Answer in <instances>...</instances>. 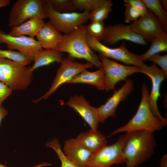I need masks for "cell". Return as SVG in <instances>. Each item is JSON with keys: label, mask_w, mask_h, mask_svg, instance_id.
Returning a JSON list of instances; mask_svg holds the SVG:
<instances>
[{"label": "cell", "mask_w": 167, "mask_h": 167, "mask_svg": "<svg viewBox=\"0 0 167 167\" xmlns=\"http://www.w3.org/2000/svg\"><path fill=\"white\" fill-rule=\"evenodd\" d=\"M69 56L63 57L61 65L57 71L51 86L43 96L34 100L33 102L37 103L42 100H46L54 93L62 84L67 83L75 76L84 70L91 68L94 65L88 62L85 63L75 62Z\"/></svg>", "instance_id": "52a82bcc"}, {"label": "cell", "mask_w": 167, "mask_h": 167, "mask_svg": "<svg viewBox=\"0 0 167 167\" xmlns=\"http://www.w3.org/2000/svg\"><path fill=\"white\" fill-rule=\"evenodd\" d=\"M10 2L9 0H0V7L7 6L9 5Z\"/></svg>", "instance_id": "74e56055"}, {"label": "cell", "mask_w": 167, "mask_h": 167, "mask_svg": "<svg viewBox=\"0 0 167 167\" xmlns=\"http://www.w3.org/2000/svg\"><path fill=\"white\" fill-rule=\"evenodd\" d=\"M160 167H167V155H164L161 159Z\"/></svg>", "instance_id": "d590c367"}, {"label": "cell", "mask_w": 167, "mask_h": 167, "mask_svg": "<svg viewBox=\"0 0 167 167\" xmlns=\"http://www.w3.org/2000/svg\"><path fill=\"white\" fill-rule=\"evenodd\" d=\"M113 4L111 0H107L102 5L89 12V19L91 21H104L107 19L112 10Z\"/></svg>", "instance_id": "d4e9b609"}, {"label": "cell", "mask_w": 167, "mask_h": 167, "mask_svg": "<svg viewBox=\"0 0 167 167\" xmlns=\"http://www.w3.org/2000/svg\"><path fill=\"white\" fill-rule=\"evenodd\" d=\"M86 25H83L74 31L63 35L62 40L57 49L59 52H66L69 57L83 59L99 69L103 67L99 58L88 45Z\"/></svg>", "instance_id": "7a4b0ae2"}, {"label": "cell", "mask_w": 167, "mask_h": 167, "mask_svg": "<svg viewBox=\"0 0 167 167\" xmlns=\"http://www.w3.org/2000/svg\"><path fill=\"white\" fill-rule=\"evenodd\" d=\"M66 104L77 112L91 129L97 130L99 123L97 108L91 106L83 95L71 97Z\"/></svg>", "instance_id": "2e32d148"}, {"label": "cell", "mask_w": 167, "mask_h": 167, "mask_svg": "<svg viewBox=\"0 0 167 167\" xmlns=\"http://www.w3.org/2000/svg\"><path fill=\"white\" fill-rule=\"evenodd\" d=\"M151 41L150 47L145 53L140 55L137 54L138 58L143 62L154 54L167 51V36L157 38Z\"/></svg>", "instance_id": "cb8c5ba5"}, {"label": "cell", "mask_w": 167, "mask_h": 167, "mask_svg": "<svg viewBox=\"0 0 167 167\" xmlns=\"http://www.w3.org/2000/svg\"><path fill=\"white\" fill-rule=\"evenodd\" d=\"M12 91L6 85L0 81V108L2 107L4 101L12 94Z\"/></svg>", "instance_id": "836d02e7"}, {"label": "cell", "mask_w": 167, "mask_h": 167, "mask_svg": "<svg viewBox=\"0 0 167 167\" xmlns=\"http://www.w3.org/2000/svg\"><path fill=\"white\" fill-rule=\"evenodd\" d=\"M33 18L42 19L47 18L43 0H18L11 10L8 26L16 27Z\"/></svg>", "instance_id": "8992f818"}, {"label": "cell", "mask_w": 167, "mask_h": 167, "mask_svg": "<svg viewBox=\"0 0 167 167\" xmlns=\"http://www.w3.org/2000/svg\"><path fill=\"white\" fill-rule=\"evenodd\" d=\"M142 97L138 110L133 117L125 125L113 131L111 135L122 132H131L146 131L154 132L162 129V122L152 112L149 104V92L147 86L142 84Z\"/></svg>", "instance_id": "3957f363"}, {"label": "cell", "mask_w": 167, "mask_h": 167, "mask_svg": "<svg viewBox=\"0 0 167 167\" xmlns=\"http://www.w3.org/2000/svg\"><path fill=\"white\" fill-rule=\"evenodd\" d=\"M105 72L103 67L97 71L90 72L84 70L67 83H82L95 86L99 90H105Z\"/></svg>", "instance_id": "d6986e66"}, {"label": "cell", "mask_w": 167, "mask_h": 167, "mask_svg": "<svg viewBox=\"0 0 167 167\" xmlns=\"http://www.w3.org/2000/svg\"><path fill=\"white\" fill-rule=\"evenodd\" d=\"M133 87V80L131 79H126L121 88L114 90L113 95L105 103L97 108L99 123H104L109 117H115V113L118 106L131 93Z\"/></svg>", "instance_id": "5bb4252c"}, {"label": "cell", "mask_w": 167, "mask_h": 167, "mask_svg": "<svg viewBox=\"0 0 167 167\" xmlns=\"http://www.w3.org/2000/svg\"><path fill=\"white\" fill-rule=\"evenodd\" d=\"M106 35L103 40L109 45H114L122 40H126L135 44L145 45L146 41L141 36L134 32L130 26L118 24L105 27Z\"/></svg>", "instance_id": "9a60e30c"}, {"label": "cell", "mask_w": 167, "mask_h": 167, "mask_svg": "<svg viewBox=\"0 0 167 167\" xmlns=\"http://www.w3.org/2000/svg\"><path fill=\"white\" fill-rule=\"evenodd\" d=\"M123 4L125 8L124 16L126 23L134 22L142 16L139 12L129 4L124 3Z\"/></svg>", "instance_id": "4dcf8cb0"}, {"label": "cell", "mask_w": 167, "mask_h": 167, "mask_svg": "<svg viewBox=\"0 0 167 167\" xmlns=\"http://www.w3.org/2000/svg\"><path fill=\"white\" fill-rule=\"evenodd\" d=\"M140 73L148 75L152 80V89L148 97L150 109L153 114L160 120L164 126H165L167 124V119L163 117L160 113L157 106V101L161 96V84L166 78L167 75L154 63L150 66L144 64L140 67Z\"/></svg>", "instance_id": "8fae6325"}, {"label": "cell", "mask_w": 167, "mask_h": 167, "mask_svg": "<svg viewBox=\"0 0 167 167\" xmlns=\"http://www.w3.org/2000/svg\"><path fill=\"white\" fill-rule=\"evenodd\" d=\"M87 34L100 41L103 40L106 35L104 21H91L86 26Z\"/></svg>", "instance_id": "484cf974"}, {"label": "cell", "mask_w": 167, "mask_h": 167, "mask_svg": "<svg viewBox=\"0 0 167 167\" xmlns=\"http://www.w3.org/2000/svg\"><path fill=\"white\" fill-rule=\"evenodd\" d=\"M88 44L92 50L99 53L100 57L109 58L127 65L141 67L144 64L138 58L137 54L129 51L123 43L118 48L109 47L100 41L87 34Z\"/></svg>", "instance_id": "9c48e42d"}, {"label": "cell", "mask_w": 167, "mask_h": 167, "mask_svg": "<svg viewBox=\"0 0 167 167\" xmlns=\"http://www.w3.org/2000/svg\"><path fill=\"white\" fill-rule=\"evenodd\" d=\"M51 164L50 163H41L35 166H33L32 167H43L45 166H49L51 165ZM0 167H6V166L0 163Z\"/></svg>", "instance_id": "8d00e7d4"}, {"label": "cell", "mask_w": 167, "mask_h": 167, "mask_svg": "<svg viewBox=\"0 0 167 167\" xmlns=\"http://www.w3.org/2000/svg\"><path fill=\"white\" fill-rule=\"evenodd\" d=\"M130 25L134 32L145 41H152L157 38L167 36L157 18L149 10L147 14Z\"/></svg>", "instance_id": "4fadbf2b"}, {"label": "cell", "mask_w": 167, "mask_h": 167, "mask_svg": "<svg viewBox=\"0 0 167 167\" xmlns=\"http://www.w3.org/2000/svg\"><path fill=\"white\" fill-rule=\"evenodd\" d=\"M148 60L153 62L159 66L161 69L167 75V55H161L158 53L149 58Z\"/></svg>", "instance_id": "1f68e13d"}, {"label": "cell", "mask_w": 167, "mask_h": 167, "mask_svg": "<svg viewBox=\"0 0 167 167\" xmlns=\"http://www.w3.org/2000/svg\"><path fill=\"white\" fill-rule=\"evenodd\" d=\"M125 3H128L138 11L142 15L147 14L148 11L147 8L143 0H124Z\"/></svg>", "instance_id": "d6a6232c"}, {"label": "cell", "mask_w": 167, "mask_h": 167, "mask_svg": "<svg viewBox=\"0 0 167 167\" xmlns=\"http://www.w3.org/2000/svg\"><path fill=\"white\" fill-rule=\"evenodd\" d=\"M54 9L60 13H68L77 10L72 0H48Z\"/></svg>", "instance_id": "f546056e"}, {"label": "cell", "mask_w": 167, "mask_h": 167, "mask_svg": "<svg viewBox=\"0 0 167 167\" xmlns=\"http://www.w3.org/2000/svg\"><path fill=\"white\" fill-rule=\"evenodd\" d=\"M123 149L124 163L127 167H135L153 154L156 143L153 132L138 131L127 132Z\"/></svg>", "instance_id": "6da1fadb"}, {"label": "cell", "mask_w": 167, "mask_h": 167, "mask_svg": "<svg viewBox=\"0 0 167 167\" xmlns=\"http://www.w3.org/2000/svg\"><path fill=\"white\" fill-rule=\"evenodd\" d=\"M63 152L67 157L78 167H84L94 153L75 138L65 141Z\"/></svg>", "instance_id": "e0dca14e"}, {"label": "cell", "mask_w": 167, "mask_h": 167, "mask_svg": "<svg viewBox=\"0 0 167 167\" xmlns=\"http://www.w3.org/2000/svg\"><path fill=\"white\" fill-rule=\"evenodd\" d=\"M32 73L30 67L8 59L0 58V81L13 91L26 89L32 81Z\"/></svg>", "instance_id": "277c9868"}, {"label": "cell", "mask_w": 167, "mask_h": 167, "mask_svg": "<svg viewBox=\"0 0 167 167\" xmlns=\"http://www.w3.org/2000/svg\"><path fill=\"white\" fill-rule=\"evenodd\" d=\"M6 44L8 49H17L32 61H33L36 54L42 48L34 38L25 36H13L0 30V44Z\"/></svg>", "instance_id": "7c38bea8"}, {"label": "cell", "mask_w": 167, "mask_h": 167, "mask_svg": "<svg viewBox=\"0 0 167 167\" xmlns=\"http://www.w3.org/2000/svg\"><path fill=\"white\" fill-rule=\"evenodd\" d=\"M43 19L38 18L30 19L19 25L11 28L8 33L13 36H25L34 38L45 23Z\"/></svg>", "instance_id": "44dd1931"}, {"label": "cell", "mask_w": 167, "mask_h": 167, "mask_svg": "<svg viewBox=\"0 0 167 167\" xmlns=\"http://www.w3.org/2000/svg\"><path fill=\"white\" fill-rule=\"evenodd\" d=\"M88 149L95 153L107 145L106 138L100 131L90 129L81 133L75 138Z\"/></svg>", "instance_id": "ffe728a7"}, {"label": "cell", "mask_w": 167, "mask_h": 167, "mask_svg": "<svg viewBox=\"0 0 167 167\" xmlns=\"http://www.w3.org/2000/svg\"><path fill=\"white\" fill-rule=\"evenodd\" d=\"M160 2L163 9L166 12L167 11V0H161Z\"/></svg>", "instance_id": "f35d334b"}, {"label": "cell", "mask_w": 167, "mask_h": 167, "mask_svg": "<svg viewBox=\"0 0 167 167\" xmlns=\"http://www.w3.org/2000/svg\"><path fill=\"white\" fill-rule=\"evenodd\" d=\"M0 58L11 60L23 66L30 64L31 60L20 52L10 50L0 49Z\"/></svg>", "instance_id": "4316f807"}, {"label": "cell", "mask_w": 167, "mask_h": 167, "mask_svg": "<svg viewBox=\"0 0 167 167\" xmlns=\"http://www.w3.org/2000/svg\"><path fill=\"white\" fill-rule=\"evenodd\" d=\"M63 54L57 50L53 49H42L38 51L35 54L34 63L30 67L32 72L40 67L46 66L54 62L60 63L63 57Z\"/></svg>", "instance_id": "7402d4cb"}, {"label": "cell", "mask_w": 167, "mask_h": 167, "mask_svg": "<svg viewBox=\"0 0 167 167\" xmlns=\"http://www.w3.org/2000/svg\"><path fill=\"white\" fill-rule=\"evenodd\" d=\"M84 167H90L85 166ZM110 167L106 166V167Z\"/></svg>", "instance_id": "ab89813d"}, {"label": "cell", "mask_w": 167, "mask_h": 167, "mask_svg": "<svg viewBox=\"0 0 167 167\" xmlns=\"http://www.w3.org/2000/svg\"><path fill=\"white\" fill-rule=\"evenodd\" d=\"M36 36L42 48L56 50L63 35L49 21L45 23Z\"/></svg>", "instance_id": "ac0fdd59"}, {"label": "cell", "mask_w": 167, "mask_h": 167, "mask_svg": "<svg viewBox=\"0 0 167 167\" xmlns=\"http://www.w3.org/2000/svg\"><path fill=\"white\" fill-rule=\"evenodd\" d=\"M99 58L105 72V87L106 91L114 90L118 82L126 81L129 76L140 72V67L125 66L108 58Z\"/></svg>", "instance_id": "30bf717a"}, {"label": "cell", "mask_w": 167, "mask_h": 167, "mask_svg": "<svg viewBox=\"0 0 167 167\" xmlns=\"http://www.w3.org/2000/svg\"><path fill=\"white\" fill-rule=\"evenodd\" d=\"M107 0H72L77 9L90 12L102 5Z\"/></svg>", "instance_id": "f1b7e54d"}, {"label": "cell", "mask_w": 167, "mask_h": 167, "mask_svg": "<svg viewBox=\"0 0 167 167\" xmlns=\"http://www.w3.org/2000/svg\"><path fill=\"white\" fill-rule=\"evenodd\" d=\"M43 6L49 21L60 32L70 33L84 25L89 19L88 11L60 13L55 11L48 0H43Z\"/></svg>", "instance_id": "5b68a950"}, {"label": "cell", "mask_w": 167, "mask_h": 167, "mask_svg": "<svg viewBox=\"0 0 167 167\" xmlns=\"http://www.w3.org/2000/svg\"><path fill=\"white\" fill-rule=\"evenodd\" d=\"M7 111L2 106L0 108V126L2 120L6 116Z\"/></svg>", "instance_id": "e575fe53"}, {"label": "cell", "mask_w": 167, "mask_h": 167, "mask_svg": "<svg viewBox=\"0 0 167 167\" xmlns=\"http://www.w3.org/2000/svg\"><path fill=\"white\" fill-rule=\"evenodd\" d=\"M126 137V133L121 135L114 143L106 145L94 153L85 166L111 167L114 164L124 163L123 151Z\"/></svg>", "instance_id": "ba28073f"}, {"label": "cell", "mask_w": 167, "mask_h": 167, "mask_svg": "<svg viewBox=\"0 0 167 167\" xmlns=\"http://www.w3.org/2000/svg\"><path fill=\"white\" fill-rule=\"evenodd\" d=\"M147 8L155 16L164 31H167V13L159 0H143Z\"/></svg>", "instance_id": "603a6c76"}, {"label": "cell", "mask_w": 167, "mask_h": 167, "mask_svg": "<svg viewBox=\"0 0 167 167\" xmlns=\"http://www.w3.org/2000/svg\"><path fill=\"white\" fill-rule=\"evenodd\" d=\"M46 146L53 149L56 152L61 161V167H78L65 155L57 139H54L49 142L46 143Z\"/></svg>", "instance_id": "83f0119b"}]
</instances>
